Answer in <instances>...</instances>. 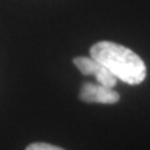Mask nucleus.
<instances>
[{
    "label": "nucleus",
    "mask_w": 150,
    "mask_h": 150,
    "mask_svg": "<svg viewBox=\"0 0 150 150\" xmlns=\"http://www.w3.org/2000/svg\"><path fill=\"white\" fill-rule=\"evenodd\" d=\"M90 56L109 69L118 80L130 85H138L146 78V67L143 59L120 44L99 41L90 48Z\"/></svg>",
    "instance_id": "nucleus-1"
},
{
    "label": "nucleus",
    "mask_w": 150,
    "mask_h": 150,
    "mask_svg": "<svg viewBox=\"0 0 150 150\" xmlns=\"http://www.w3.org/2000/svg\"><path fill=\"white\" fill-rule=\"evenodd\" d=\"M74 64L84 75H93L96 79V83L100 84V85L114 88L118 83V79L112 75L110 70L106 69L99 62H96L95 59H93L91 56L90 58L78 56V58L74 59Z\"/></svg>",
    "instance_id": "nucleus-2"
},
{
    "label": "nucleus",
    "mask_w": 150,
    "mask_h": 150,
    "mask_svg": "<svg viewBox=\"0 0 150 150\" xmlns=\"http://www.w3.org/2000/svg\"><path fill=\"white\" fill-rule=\"evenodd\" d=\"M79 96L85 103H100V104H115L120 99L119 93L112 88L94 83H84Z\"/></svg>",
    "instance_id": "nucleus-3"
},
{
    "label": "nucleus",
    "mask_w": 150,
    "mask_h": 150,
    "mask_svg": "<svg viewBox=\"0 0 150 150\" xmlns=\"http://www.w3.org/2000/svg\"><path fill=\"white\" fill-rule=\"evenodd\" d=\"M25 150H64V149L51 144H46V143H34V144H30Z\"/></svg>",
    "instance_id": "nucleus-4"
}]
</instances>
